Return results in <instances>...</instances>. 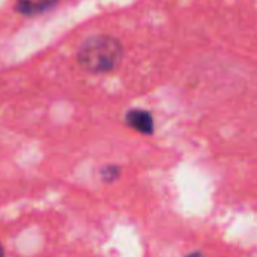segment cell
Here are the masks:
<instances>
[{"mask_svg": "<svg viewBox=\"0 0 257 257\" xmlns=\"http://www.w3.org/2000/svg\"><path fill=\"white\" fill-rule=\"evenodd\" d=\"M123 56L122 45L117 39L105 35L89 38L78 51L80 65L96 74L110 72L117 68Z\"/></svg>", "mask_w": 257, "mask_h": 257, "instance_id": "obj_1", "label": "cell"}, {"mask_svg": "<svg viewBox=\"0 0 257 257\" xmlns=\"http://www.w3.org/2000/svg\"><path fill=\"white\" fill-rule=\"evenodd\" d=\"M126 125L142 134H152L154 133V119L152 114L146 110H131L128 111Z\"/></svg>", "mask_w": 257, "mask_h": 257, "instance_id": "obj_2", "label": "cell"}, {"mask_svg": "<svg viewBox=\"0 0 257 257\" xmlns=\"http://www.w3.org/2000/svg\"><path fill=\"white\" fill-rule=\"evenodd\" d=\"M59 0H18L17 11L24 15H36L42 14L57 5Z\"/></svg>", "mask_w": 257, "mask_h": 257, "instance_id": "obj_3", "label": "cell"}, {"mask_svg": "<svg viewBox=\"0 0 257 257\" xmlns=\"http://www.w3.org/2000/svg\"><path fill=\"white\" fill-rule=\"evenodd\" d=\"M119 172H120V170H119V167H117V166H107V167H104V169H102L101 176H102L104 182H113V181H116V179H117Z\"/></svg>", "mask_w": 257, "mask_h": 257, "instance_id": "obj_4", "label": "cell"}, {"mask_svg": "<svg viewBox=\"0 0 257 257\" xmlns=\"http://www.w3.org/2000/svg\"><path fill=\"white\" fill-rule=\"evenodd\" d=\"M187 257H203V254H200V253H191V254H188Z\"/></svg>", "mask_w": 257, "mask_h": 257, "instance_id": "obj_5", "label": "cell"}, {"mask_svg": "<svg viewBox=\"0 0 257 257\" xmlns=\"http://www.w3.org/2000/svg\"><path fill=\"white\" fill-rule=\"evenodd\" d=\"M0 257H5V248H3L2 244H0Z\"/></svg>", "mask_w": 257, "mask_h": 257, "instance_id": "obj_6", "label": "cell"}]
</instances>
